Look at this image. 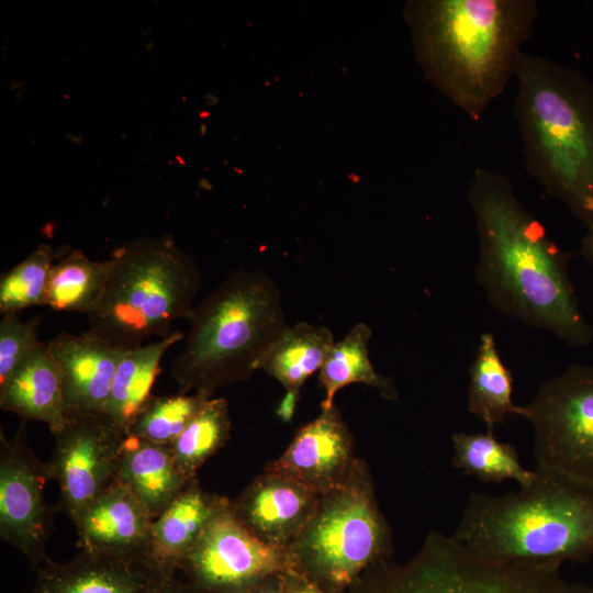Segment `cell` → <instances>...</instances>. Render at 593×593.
<instances>
[{
    "label": "cell",
    "instance_id": "cell-16",
    "mask_svg": "<svg viewBox=\"0 0 593 593\" xmlns=\"http://www.w3.org/2000/svg\"><path fill=\"white\" fill-rule=\"evenodd\" d=\"M154 518L136 497L114 483L72 522L77 546L85 551L144 561L150 549Z\"/></svg>",
    "mask_w": 593,
    "mask_h": 593
},
{
    "label": "cell",
    "instance_id": "cell-11",
    "mask_svg": "<svg viewBox=\"0 0 593 593\" xmlns=\"http://www.w3.org/2000/svg\"><path fill=\"white\" fill-rule=\"evenodd\" d=\"M53 435L55 447L45 470L57 481L60 506L74 522L116 483L127 435L104 413L68 414Z\"/></svg>",
    "mask_w": 593,
    "mask_h": 593
},
{
    "label": "cell",
    "instance_id": "cell-24",
    "mask_svg": "<svg viewBox=\"0 0 593 593\" xmlns=\"http://www.w3.org/2000/svg\"><path fill=\"white\" fill-rule=\"evenodd\" d=\"M468 410L480 418L488 430L494 429L507 415H518L513 402V377L497 350L494 335L480 337L475 358L470 367Z\"/></svg>",
    "mask_w": 593,
    "mask_h": 593
},
{
    "label": "cell",
    "instance_id": "cell-4",
    "mask_svg": "<svg viewBox=\"0 0 593 593\" xmlns=\"http://www.w3.org/2000/svg\"><path fill=\"white\" fill-rule=\"evenodd\" d=\"M514 114L527 171L586 227L593 224V82L522 52Z\"/></svg>",
    "mask_w": 593,
    "mask_h": 593
},
{
    "label": "cell",
    "instance_id": "cell-5",
    "mask_svg": "<svg viewBox=\"0 0 593 593\" xmlns=\"http://www.w3.org/2000/svg\"><path fill=\"white\" fill-rule=\"evenodd\" d=\"M170 374L180 393H213L247 381L288 327L277 283L260 269H237L198 305Z\"/></svg>",
    "mask_w": 593,
    "mask_h": 593
},
{
    "label": "cell",
    "instance_id": "cell-6",
    "mask_svg": "<svg viewBox=\"0 0 593 593\" xmlns=\"http://www.w3.org/2000/svg\"><path fill=\"white\" fill-rule=\"evenodd\" d=\"M104 291L88 314L89 334L133 348L167 337L188 320L200 289L195 261L169 235L138 238L114 249Z\"/></svg>",
    "mask_w": 593,
    "mask_h": 593
},
{
    "label": "cell",
    "instance_id": "cell-27",
    "mask_svg": "<svg viewBox=\"0 0 593 593\" xmlns=\"http://www.w3.org/2000/svg\"><path fill=\"white\" fill-rule=\"evenodd\" d=\"M231 429L227 400L209 399L170 445L181 473L189 480L198 478L202 465L226 444Z\"/></svg>",
    "mask_w": 593,
    "mask_h": 593
},
{
    "label": "cell",
    "instance_id": "cell-7",
    "mask_svg": "<svg viewBox=\"0 0 593 593\" xmlns=\"http://www.w3.org/2000/svg\"><path fill=\"white\" fill-rule=\"evenodd\" d=\"M392 552L391 527L378 504L369 467L360 458L342 486L320 496L310 522L286 549L289 568L328 593H346Z\"/></svg>",
    "mask_w": 593,
    "mask_h": 593
},
{
    "label": "cell",
    "instance_id": "cell-13",
    "mask_svg": "<svg viewBox=\"0 0 593 593\" xmlns=\"http://www.w3.org/2000/svg\"><path fill=\"white\" fill-rule=\"evenodd\" d=\"M358 461L353 434L334 404L300 427L284 451L264 471L289 478L322 495L342 486Z\"/></svg>",
    "mask_w": 593,
    "mask_h": 593
},
{
    "label": "cell",
    "instance_id": "cell-9",
    "mask_svg": "<svg viewBox=\"0 0 593 593\" xmlns=\"http://www.w3.org/2000/svg\"><path fill=\"white\" fill-rule=\"evenodd\" d=\"M518 415L533 427L537 468L593 483V366L546 380Z\"/></svg>",
    "mask_w": 593,
    "mask_h": 593
},
{
    "label": "cell",
    "instance_id": "cell-33",
    "mask_svg": "<svg viewBox=\"0 0 593 593\" xmlns=\"http://www.w3.org/2000/svg\"><path fill=\"white\" fill-rule=\"evenodd\" d=\"M150 593H188L184 583L175 575L159 577Z\"/></svg>",
    "mask_w": 593,
    "mask_h": 593
},
{
    "label": "cell",
    "instance_id": "cell-22",
    "mask_svg": "<svg viewBox=\"0 0 593 593\" xmlns=\"http://www.w3.org/2000/svg\"><path fill=\"white\" fill-rule=\"evenodd\" d=\"M334 343L325 326L306 322L288 325L261 358L258 370L273 377L286 391L300 393L307 378L321 369Z\"/></svg>",
    "mask_w": 593,
    "mask_h": 593
},
{
    "label": "cell",
    "instance_id": "cell-35",
    "mask_svg": "<svg viewBox=\"0 0 593 593\" xmlns=\"http://www.w3.org/2000/svg\"><path fill=\"white\" fill-rule=\"evenodd\" d=\"M244 593H281L278 575L264 581Z\"/></svg>",
    "mask_w": 593,
    "mask_h": 593
},
{
    "label": "cell",
    "instance_id": "cell-12",
    "mask_svg": "<svg viewBox=\"0 0 593 593\" xmlns=\"http://www.w3.org/2000/svg\"><path fill=\"white\" fill-rule=\"evenodd\" d=\"M22 428L14 439L0 437V536L19 549L34 568L46 561L53 515L44 499L48 479L25 445Z\"/></svg>",
    "mask_w": 593,
    "mask_h": 593
},
{
    "label": "cell",
    "instance_id": "cell-15",
    "mask_svg": "<svg viewBox=\"0 0 593 593\" xmlns=\"http://www.w3.org/2000/svg\"><path fill=\"white\" fill-rule=\"evenodd\" d=\"M63 378L66 415L103 413L116 369L130 348L61 332L47 343Z\"/></svg>",
    "mask_w": 593,
    "mask_h": 593
},
{
    "label": "cell",
    "instance_id": "cell-20",
    "mask_svg": "<svg viewBox=\"0 0 593 593\" xmlns=\"http://www.w3.org/2000/svg\"><path fill=\"white\" fill-rule=\"evenodd\" d=\"M190 481L179 470L170 446L132 436L125 438L116 482L126 488L154 519Z\"/></svg>",
    "mask_w": 593,
    "mask_h": 593
},
{
    "label": "cell",
    "instance_id": "cell-19",
    "mask_svg": "<svg viewBox=\"0 0 593 593\" xmlns=\"http://www.w3.org/2000/svg\"><path fill=\"white\" fill-rule=\"evenodd\" d=\"M0 407L24 419L45 423L52 434L61 428L66 419L63 378L47 344L0 384Z\"/></svg>",
    "mask_w": 593,
    "mask_h": 593
},
{
    "label": "cell",
    "instance_id": "cell-18",
    "mask_svg": "<svg viewBox=\"0 0 593 593\" xmlns=\"http://www.w3.org/2000/svg\"><path fill=\"white\" fill-rule=\"evenodd\" d=\"M228 497L204 491L191 480L152 525L148 566L158 575H175L180 563Z\"/></svg>",
    "mask_w": 593,
    "mask_h": 593
},
{
    "label": "cell",
    "instance_id": "cell-8",
    "mask_svg": "<svg viewBox=\"0 0 593 593\" xmlns=\"http://www.w3.org/2000/svg\"><path fill=\"white\" fill-rule=\"evenodd\" d=\"M559 570L505 563L483 557L440 533L427 535L404 563L381 561L346 593H571Z\"/></svg>",
    "mask_w": 593,
    "mask_h": 593
},
{
    "label": "cell",
    "instance_id": "cell-3",
    "mask_svg": "<svg viewBox=\"0 0 593 593\" xmlns=\"http://www.w3.org/2000/svg\"><path fill=\"white\" fill-rule=\"evenodd\" d=\"M489 559L559 570L593 557V483L535 470L532 482L501 496L473 493L451 535Z\"/></svg>",
    "mask_w": 593,
    "mask_h": 593
},
{
    "label": "cell",
    "instance_id": "cell-10",
    "mask_svg": "<svg viewBox=\"0 0 593 593\" xmlns=\"http://www.w3.org/2000/svg\"><path fill=\"white\" fill-rule=\"evenodd\" d=\"M179 569L188 593H244L290 568L286 550L255 537L228 499Z\"/></svg>",
    "mask_w": 593,
    "mask_h": 593
},
{
    "label": "cell",
    "instance_id": "cell-28",
    "mask_svg": "<svg viewBox=\"0 0 593 593\" xmlns=\"http://www.w3.org/2000/svg\"><path fill=\"white\" fill-rule=\"evenodd\" d=\"M209 399L201 393L152 394L134 417L127 436L170 446Z\"/></svg>",
    "mask_w": 593,
    "mask_h": 593
},
{
    "label": "cell",
    "instance_id": "cell-29",
    "mask_svg": "<svg viewBox=\"0 0 593 593\" xmlns=\"http://www.w3.org/2000/svg\"><path fill=\"white\" fill-rule=\"evenodd\" d=\"M67 253V251H66ZM58 253L47 244L38 245L25 259L0 277V312L15 313L26 307L46 304L49 275Z\"/></svg>",
    "mask_w": 593,
    "mask_h": 593
},
{
    "label": "cell",
    "instance_id": "cell-34",
    "mask_svg": "<svg viewBox=\"0 0 593 593\" xmlns=\"http://www.w3.org/2000/svg\"><path fill=\"white\" fill-rule=\"evenodd\" d=\"M580 254L593 266V224L586 227L581 239Z\"/></svg>",
    "mask_w": 593,
    "mask_h": 593
},
{
    "label": "cell",
    "instance_id": "cell-31",
    "mask_svg": "<svg viewBox=\"0 0 593 593\" xmlns=\"http://www.w3.org/2000/svg\"><path fill=\"white\" fill-rule=\"evenodd\" d=\"M281 593H328L301 573L288 569L278 575Z\"/></svg>",
    "mask_w": 593,
    "mask_h": 593
},
{
    "label": "cell",
    "instance_id": "cell-17",
    "mask_svg": "<svg viewBox=\"0 0 593 593\" xmlns=\"http://www.w3.org/2000/svg\"><path fill=\"white\" fill-rule=\"evenodd\" d=\"M33 593H150L159 577L144 561L81 550L65 562L46 560Z\"/></svg>",
    "mask_w": 593,
    "mask_h": 593
},
{
    "label": "cell",
    "instance_id": "cell-14",
    "mask_svg": "<svg viewBox=\"0 0 593 593\" xmlns=\"http://www.w3.org/2000/svg\"><path fill=\"white\" fill-rule=\"evenodd\" d=\"M320 494L264 471L232 501L239 522L262 542L287 549L313 516Z\"/></svg>",
    "mask_w": 593,
    "mask_h": 593
},
{
    "label": "cell",
    "instance_id": "cell-23",
    "mask_svg": "<svg viewBox=\"0 0 593 593\" xmlns=\"http://www.w3.org/2000/svg\"><path fill=\"white\" fill-rule=\"evenodd\" d=\"M371 336V328L360 322L342 340L333 344L320 369V382L325 390L322 410L332 407L337 391L351 383L369 385L383 399L399 401L393 379L378 373L370 361L368 343Z\"/></svg>",
    "mask_w": 593,
    "mask_h": 593
},
{
    "label": "cell",
    "instance_id": "cell-1",
    "mask_svg": "<svg viewBox=\"0 0 593 593\" xmlns=\"http://www.w3.org/2000/svg\"><path fill=\"white\" fill-rule=\"evenodd\" d=\"M468 201L479 237L478 283L499 311L586 346L593 328L584 318L561 249L516 198L500 172L473 170Z\"/></svg>",
    "mask_w": 593,
    "mask_h": 593
},
{
    "label": "cell",
    "instance_id": "cell-32",
    "mask_svg": "<svg viewBox=\"0 0 593 593\" xmlns=\"http://www.w3.org/2000/svg\"><path fill=\"white\" fill-rule=\"evenodd\" d=\"M300 393L293 391H286L284 396L280 401L277 407V416L286 422L290 423L299 402Z\"/></svg>",
    "mask_w": 593,
    "mask_h": 593
},
{
    "label": "cell",
    "instance_id": "cell-30",
    "mask_svg": "<svg viewBox=\"0 0 593 593\" xmlns=\"http://www.w3.org/2000/svg\"><path fill=\"white\" fill-rule=\"evenodd\" d=\"M41 316L22 321L18 314H3L0 321V384L44 343L38 339Z\"/></svg>",
    "mask_w": 593,
    "mask_h": 593
},
{
    "label": "cell",
    "instance_id": "cell-26",
    "mask_svg": "<svg viewBox=\"0 0 593 593\" xmlns=\"http://www.w3.org/2000/svg\"><path fill=\"white\" fill-rule=\"evenodd\" d=\"M451 440L452 467L483 483L514 480L519 486H525L535 475V470H528L522 465L515 447L499 440L492 430L455 433Z\"/></svg>",
    "mask_w": 593,
    "mask_h": 593
},
{
    "label": "cell",
    "instance_id": "cell-25",
    "mask_svg": "<svg viewBox=\"0 0 593 593\" xmlns=\"http://www.w3.org/2000/svg\"><path fill=\"white\" fill-rule=\"evenodd\" d=\"M110 269V258L96 261L79 249L67 251L52 267L45 305L88 315L104 291Z\"/></svg>",
    "mask_w": 593,
    "mask_h": 593
},
{
    "label": "cell",
    "instance_id": "cell-36",
    "mask_svg": "<svg viewBox=\"0 0 593 593\" xmlns=\"http://www.w3.org/2000/svg\"><path fill=\"white\" fill-rule=\"evenodd\" d=\"M571 593H593V588L572 586Z\"/></svg>",
    "mask_w": 593,
    "mask_h": 593
},
{
    "label": "cell",
    "instance_id": "cell-21",
    "mask_svg": "<svg viewBox=\"0 0 593 593\" xmlns=\"http://www.w3.org/2000/svg\"><path fill=\"white\" fill-rule=\"evenodd\" d=\"M181 339V332H172L157 342L130 348L120 362L103 413L126 435L134 417L152 395L165 354Z\"/></svg>",
    "mask_w": 593,
    "mask_h": 593
},
{
    "label": "cell",
    "instance_id": "cell-2",
    "mask_svg": "<svg viewBox=\"0 0 593 593\" xmlns=\"http://www.w3.org/2000/svg\"><path fill=\"white\" fill-rule=\"evenodd\" d=\"M538 12L536 0H430L406 8L426 76L471 120L514 77Z\"/></svg>",
    "mask_w": 593,
    "mask_h": 593
}]
</instances>
